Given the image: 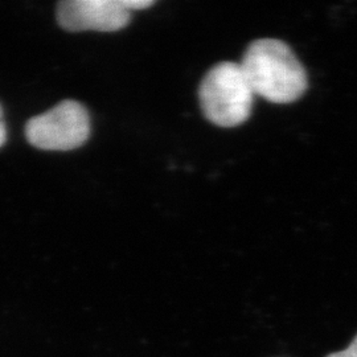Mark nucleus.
I'll list each match as a JSON object with an SVG mask.
<instances>
[{
	"mask_svg": "<svg viewBox=\"0 0 357 357\" xmlns=\"http://www.w3.org/2000/svg\"><path fill=\"white\" fill-rule=\"evenodd\" d=\"M59 24L66 31L113 32L128 26L123 0H66L57 7Z\"/></svg>",
	"mask_w": 357,
	"mask_h": 357,
	"instance_id": "obj_4",
	"label": "nucleus"
},
{
	"mask_svg": "<svg viewBox=\"0 0 357 357\" xmlns=\"http://www.w3.org/2000/svg\"><path fill=\"white\" fill-rule=\"evenodd\" d=\"M327 357H357V335L352 342V344L349 345L347 349L342 352H335Z\"/></svg>",
	"mask_w": 357,
	"mask_h": 357,
	"instance_id": "obj_6",
	"label": "nucleus"
},
{
	"mask_svg": "<svg viewBox=\"0 0 357 357\" xmlns=\"http://www.w3.org/2000/svg\"><path fill=\"white\" fill-rule=\"evenodd\" d=\"M199 96L205 116L220 128L240 126L252 114L255 93L240 64L221 63L212 68Z\"/></svg>",
	"mask_w": 357,
	"mask_h": 357,
	"instance_id": "obj_2",
	"label": "nucleus"
},
{
	"mask_svg": "<svg viewBox=\"0 0 357 357\" xmlns=\"http://www.w3.org/2000/svg\"><path fill=\"white\" fill-rule=\"evenodd\" d=\"M28 142L40 150L69 151L81 147L90 135L88 110L76 101H64L26 126Z\"/></svg>",
	"mask_w": 357,
	"mask_h": 357,
	"instance_id": "obj_3",
	"label": "nucleus"
},
{
	"mask_svg": "<svg viewBox=\"0 0 357 357\" xmlns=\"http://www.w3.org/2000/svg\"><path fill=\"white\" fill-rule=\"evenodd\" d=\"M125 7L128 8V11H137V10H144L150 6H153V0H123Z\"/></svg>",
	"mask_w": 357,
	"mask_h": 357,
	"instance_id": "obj_5",
	"label": "nucleus"
},
{
	"mask_svg": "<svg viewBox=\"0 0 357 357\" xmlns=\"http://www.w3.org/2000/svg\"><path fill=\"white\" fill-rule=\"evenodd\" d=\"M6 139H7V130H6V125L3 121V112L0 107V147L6 143Z\"/></svg>",
	"mask_w": 357,
	"mask_h": 357,
	"instance_id": "obj_7",
	"label": "nucleus"
},
{
	"mask_svg": "<svg viewBox=\"0 0 357 357\" xmlns=\"http://www.w3.org/2000/svg\"><path fill=\"white\" fill-rule=\"evenodd\" d=\"M240 65L255 96L268 102L291 103L306 91V70L283 41L257 40L249 45Z\"/></svg>",
	"mask_w": 357,
	"mask_h": 357,
	"instance_id": "obj_1",
	"label": "nucleus"
}]
</instances>
